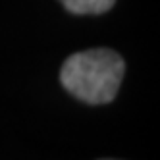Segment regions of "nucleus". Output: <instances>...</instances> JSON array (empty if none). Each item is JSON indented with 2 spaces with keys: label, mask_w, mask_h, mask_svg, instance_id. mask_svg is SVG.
I'll return each mask as SVG.
<instances>
[{
  "label": "nucleus",
  "mask_w": 160,
  "mask_h": 160,
  "mask_svg": "<svg viewBox=\"0 0 160 160\" xmlns=\"http://www.w3.org/2000/svg\"><path fill=\"white\" fill-rule=\"evenodd\" d=\"M64 8L72 14L77 16H87V14H104L114 6L116 0H60Z\"/></svg>",
  "instance_id": "obj_2"
},
{
  "label": "nucleus",
  "mask_w": 160,
  "mask_h": 160,
  "mask_svg": "<svg viewBox=\"0 0 160 160\" xmlns=\"http://www.w3.org/2000/svg\"><path fill=\"white\" fill-rule=\"evenodd\" d=\"M125 64L116 50L93 48L75 52L60 70L64 89L87 104H106L118 95Z\"/></svg>",
  "instance_id": "obj_1"
}]
</instances>
